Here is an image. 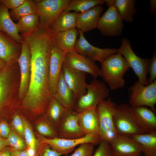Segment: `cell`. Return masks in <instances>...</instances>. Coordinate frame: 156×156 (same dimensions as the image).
Masks as SVG:
<instances>
[{"mask_svg": "<svg viewBox=\"0 0 156 156\" xmlns=\"http://www.w3.org/2000/svg\"><path fill=\"white\" fill-rule=\"evenodd\" d=\"M36 129L41 135L44 137L53 138L58 137L57 131L49 122L42 120L37 125Z\"/></svg>", "mask_w": 156, "mask_h": 156, "instance_id": "33", "label": "cell"}, {"mask_svg": "<svg viewBox=\"0 0 156 156\" xmlns=\"http://www.w3.org/2000/svg\"><path fill=\"white\" fill-rule=\"evenodd\" d=\"M31 55L30 82L22 100L24 107L31 111L44 112L52 97L49 84V65L53 40L43 35H36L27 40Z\"/></svg>", "mask_w": 156, "mask_h": 156, "instance_id": "1", "label": "cell"}, {"mask_svg": "<svg viewBox=\"0 0 156 156\" xmlns=\"http://www.w3.org/2000/svg\"><path fill=\"white\" fill-rule=\"evenodd\" d=\"M99 146L92 156H114L113 150L110 144L101 140Z\"/></svg>", "mask_w": 156, "mask_h": 156, "instance_id": "36", "label": "cell"}, {"mask_svg": "<svg viewBox=\"0 0 156 156\" xmlns=\"http://www.w3.org/2000/svg\"><path fill=\"white\" fill-rule=\"evenodd\" d=\"M118 51L123 57L130 68L132 69L138 78V81L144 85H148L147 74L150 59L138 56L132 48L130 40L127 38L122 39L121 46Z\"/></svg>", "mask_w": 156, "mask_h": 156, "instance_id": "5", "label": "cell"}, {"mask_svg": "<svg viewBox=\"0 0 156 156\" xmlns=\"http://www.w3.org/2000/svg\"><path fill=\"white\" fill-rule=\"evenodd\" d=\"M12 65H7L0 70V120L4 119L7 116L14 94L15 85Z\"/></svg>", "mask_w": 156, "mask_h": 156, "instance_id": "9", "label": "cell"}, {"mask_svg": "<svg viewBox=\"0 0 156 156\" xmlns=\"http://www.w3.org/2000/svg\"><path fill=\"white\" fill-rule=\"evenodd\" d=\"M79 30L73 28L67 30L59 32L53 37L55 44L65 53L74 50Z\"/></svg>", "mask_w": 156, "mask_h": 156, "instance_id": "24", "label": "cell"}, {"mask_svg": "<svg viewBox=\"0 0 156 156\" xmlns=\"http://www.w3.org/2000/svg\"><path fill=\"white\" fill-rule=\"evenodd\" d=\"M78 114L74 109L67 110L57 126L58 138L75 139L85 135L79 125Z\"/></svg>", "mask_w": 156, "mask_h": 156, "instance_id": "13", "label": "cell"}, {"mask_svg": "<svg viewBox=\"0 0 156 156\" xmlns=\"http://www.w3.org/2000/svg\"><path fill=\"white\" fill-rule=\"evenodd\" d=\"M24 125L23 136L27 147L32 148L37 151L38 145V141L34 134L31 127L28 122L22 118Z\"/></svg>", "mask_w": 156, "mask_h": 156, "instance_id": "34", "label": "cell"}, {"mask_svg": "<svg viewBox=\"0 0 156 156\" xmlns=\"http://www.w3.org/2000/svg\"><path fill=\"white\" fill-rule=\"evenodd\" d=\"M149 3L151 14L152 15L155 16L156 14V0H150Z\"/></svg>", "mask_w": 156, "mask_h": 156, "instance_id": "44", "label": "cell"}, {"mask_svg": "<svg viewBox=\"0 0 156 156\" xmlns=\"http://www.w3.org/2000/svg\"><path fill=\"white\" fill-rule=\"evenodd\" d=\"M54 97L67 110L74 109L77 101L73 92L66 84L62 70Z\"/></svg>", "mask_w": 156, "mask_h": 156, "instance_id": "22", "label": "cell"}, {"mask_svg": "<svg viewBox=\"0 0 156 156\" xmlns=\"http://www.w3.org/2000/svg\"><path fill=\"white\" fill-rule=\"evenodd\" d=\"M105 3V0H70L63 11L70 12L73 10L78 13L82 12L96 5H102Z\"/></svg>", "mask_w": 156, "mask_h": 156, "instance_id": "30", "label": "cell"}, {"mask_svg": "<svg viewBox=\"0 0 156 156\" xmlns=\"http://www.w3.org/2000/svg\"><path fill=\"white\" fill-rule=\"evenodd\" d=\"M103 9L101 5H98L86 11L78 13L77 29L84 33L97 28L100 16Z\"/></svg>", "mask_w": 156, "mask_h": 156, "instance_id": "20", "label": "cell"}, {"mask_svg": "<svg viewBox=\"0 0 156 156\" xmlns=\"http://www.w3.org/2000/svg\"><path fill=\"white\" fill-rule=\"evenodd\" d=\"M64 63L73 69L90 74L94 79L99 75L100 68L94 62L75 50L65 53Z\"/></svg>", "mask_w": 156, "mask_h": 156, "instance_id": "15", "label": "cell"}, {"mask_svg": "<svg viewBox=\"0 0 156 156\" xmlns=\"http://www.w3.org/2000/svg\"><path fill=\"white\" fill-rule=\"evenodd\" d=\"M12 124L16 131L23 136L24 128L22 118L18 114L15 115L13 117Z\"/></svg>", "mask_w": 156, "mask_h": 156, "instance_id": "39", "label": "cell"}, {"mask_svg": "<svg viewBox=\"0 0 156 156\" xmlns=\"http://www.w3.org/2000/svg\"><path fill=\"white\" fill-rule=\"evenodd\" d=\"M127 136L140 145L145 156H156V131Z\"/></svg>", "mask_w": 156, "mask_h": 156, "instance_id": "28", "label": "cell"}, {"mask_svg": "<svg viewBox=\"0 0 156 156\" xmlns=\"http://www.w3.org/2000/svg\"><path fill=\"white\" fill-rule=\"evenodd\" d=\"M109 94V90L105 83L94 79L88 84L86 93L77 101L74 109L80 112L87 109H95Z\"/></svg>", "mask_w": 156, "mask_h": 156, "instance_id": "4", "label": "cell"}, {"mask_svg": "<svg viewBox=\"0 0 156 156\" xmlns=\"http://www.w3.org/2000/svg\"><path fill=\"white\" fill-rule=\"evenodd\" d=\"M129 105L131 106H147L156 113V79L147 85L138 81L129 89Z\"/></svg>", "mask_w": 156, "mask_h": 156, "instance_id": "8", "label": "cell"}, {"mask_svg": "<svg viewBox=\"0 0 156 156\" xmlns=\"http://www.w3.org/2000/svg\"><path fill=\"white\" fill-rule=\"evenodd\" d=\"M116 105L109 97L101 101L97 106L99 124V133L102 140L107 133L116 131L113 124V116Z\"/></svg>", "mask_w": 156, "mask_h": 156, "instance_id": "16", "label": "cell"}, {"mask_svg": "<svg viewBox=\"0 0 156 156\" xmlns=\"http://www.w3.org/2000/svg\"><path fill=\"white\" fill-rule=\"evenodd\" d=\"M78 113L79 123L85 135L99 133V124L97 108L86 109Z\"/></svg>", "mask_w": 156, "mask_h": 156, "instance_id": "23", "label": "cell"}, {"mask_svg": "<svg viewBox=\"0 0 156 156\" xmlns=\"http://www.w3.org/2000/svg\"><path fill=\"white\" fill-rule=\"evenodd\" d=\"M79 38L77 39L74 48L79 54L94 62L98 61L101 63L110 56L118 53L116 49H101L93 46L86 39L83 32L79 30Z\"/></svg>", "mask_w": 156, "mask_h": 156, "instance_id": "12", "label": "cell"}, {"mask_svg": "<svg viewBox=\"0 0 156 156\" xmlns=\"http://www.w3.org/2000/svg\"><path fill=\"white\" fill-rule=\"evenodd\" d=\"M8 146V144L6 139L0 136V151L4 148Z\"/></svg>", "mask_w": 156, "mask_h": 156, "instance_id": "45", "label": "cell"}, {"mask_svg": "<svg viewBox=\"0 0 156 156\" xmlns=\"http://www.w3.org/2000/svg\"><path fill=\"white\" fill-rule=\"evenodd\" d=\"M94 146L88 143L82 144L69 156H92Z\"/></svg>", "mask_w": 156, "mask_h": 156, "instance_id": "37", "label": "cell"}, {"mask_svg": "<svg viewBox=\"0 0 156 156\" xmlns=\"http://www.w3.org/2000/svg\"><path fill=\"white\" fill-rule=\"evenodd\" d=\"M130 107L136 120L145 131H156V113L145 106Z\"/></svg>", "mask_w": 156, "mask_h": 156, "instance_id": "21", "label": "cell"}, {"mask_svg": "<svg viewBox=\"0 0 156 156\" xmlns=\"http://www.w3.org/2000/svg\"><path fill=\"white\" fill-rule=\"evenodd\" d=\"M100 17L97 28L104 36H118L121 34L124 25L116 8L110 5Z\"/></svg>", "mask_w": 156, "mask_h": 156, "instance_id": "11", "label": "cell"}, {"mask_svg": "<svg viewBox=\"0 0 156 156\" xmlns=\"http://www.w3.org/2000/svg\"><path fill=\"white\" fill-rule=\"evenodd\" d=\"M11 156H28L26 149L23 150L11 149Z\"/></svg>", "mask_w": 156, "mask_h": 156, "instance_id": "43", "label": "cell"}, {"mask_svg": "<svg viewBox=\"0 0 156 156\" xmlns=\"http://www.w3.org/2000/svg\"><path fill=\"white\" fill-rule=\"evenodd\" d=\"M47 106V116L58 126L67 109L53 96L50 99Z\"/></svg>", "mask_w": 156, "mask_h": 156, "instance_id": "31", "label": "cell"}, {"mask_svg": "<svg viewBox=\"0 0 156 156\" xmlns=\"http://www.w3.org/2000/svg\"><path fill=\"white\" fill-rule=\"evenodd\" d=\"M39 142L48 145L52 149L64 155L71 152L78 145L85 143H90L94 145L99 144L102 140L99 133H91L80 138L66 139L58 137L49 138L39 136Z\"/></svg>", "mask_w": 156, "mask_h": 156, "instance_id": "7", "label": "cell"}, {"mask_svg": "<svg viewBox=\"0 0 156 156\" xmlns=\"http://www.w3.org/2000/svg\"><path fill=\"white\" fill-rule=\"evenodd\" d=\"M25 0H1L0 2L8 9L13 10L23 3Z\"/></svg>", "mask_w": 156, "mask_h": 156, "instance_id": "41", "label": "cell"}, {"mask_svg": "<svg viewBox=\"0 0 156 156\" xmlns=\"http://www.w3.org/2000/svg\"><path fill=\"white\" fill-rule=\"evenodd\" d=\"M70 0H34L37 7L40 27L49 30L60 14Z\"/></svg>", "mask_w": 156, "mask_h": 156, "instance_id": "6", "label": "cell"}, {"mask_svg": "<svg viewBox=\"0 0 156 156\" xmlns=\"http://www.w3.org/2000/svg\"><path fill=\"white\" fill-rule=\"evenodd\" d=\"M11 130L8 123L5 120H0V136L6 139Z\"/></svg>", "mask_w": 156, "mask_h": 156, "instance_id": "42", "label": "cell"}, {"mask_svg": "<svg viewBox=\"0 0 156 156\" xmlns=\"http://www.w3.org/2000/svg\"><path fill=\"white\" fill-rule=\"evenodd\" d=\"M64 155L52 149L47 144L43 143L38 156H61Z\"/></svg>", "mask_w": 156, "mask_h": 156, "instance_id": "40", "label": "cell"}, {"mask_svg": "<svg viewBox=\"0 0 156 156\" xmlns=\"http://www.w3.org/2000/svg\"><path fill=\"white\" fill-rule=\"evenodd\" d=\"M21 43V53L18 59L21 79L18 90V95L22 100L25 97L29 86L31 67V55L29 44L23 36Z\"/></svg>", "mask_w": 156, "mask_h": 156, "instance_id": "10", "label": "cell"}, {"mask_svg": "<svg viewBox=\"0 0 156 156\" xmlns=\"http://www.w3.org/2000/svg\"><path fill=\"white\" fill-rule=\"evenodd\" d=\"M62 70L64 80L77 101L86 92L88 84L86 81V73L73 69L64 63Z\"/></svg>", "mask_w": 156, "mask_h": 156, "instance_id": "17", "label": "cell"}, {"mask_svg": "<svg viewBox=\"0 0 156 156\" xmlns=\"http://www.w3.org/2000/svg\"><path fill=\"white\" fill-rule=\"evenodd\" d=\"M7 65L6 63L0 58V70L4 68Z\"/></svg>", "mask_w": 156, "mask_h": 156, "instance_id": "48", "label": "cell"}, {"mask_svg": "<svg viewBox=\"0 0 156 156\" xmlns=\"http://www.w3.org/2000/svg\"><path fill=\"white\" fill-rule=\"evenodd\" d=\"M21 49V44L0 30V58L7 65H12L18 61Z\"/></svg>", "mask_w": 156, "mask_h": 156, "instance_id": "18", "label": "cell"}, {"mask_svg": "<svg viewBox=\"0 0 156 156\" xmlns=\"http://www.w3.org/2000/svg\"><path fill=\"white\" fill-rule=\"evenodd\" d=\"M113 122L114 128L118 135L129 136L148 133L139 125L130 106L127 104L116 105L113 116Z\"/></svg>", "mask_w": 156, "mask_h": 156, "instance_id": "3", "label": "cell"}, {"mask_svg": "<svg viewBox=\"0 0 156 156\" xmlns=\"http://www.w3.org/2000/svg\"><path fill=\"white\" fill-rule=\"evenodd\" d=\"M114 156H140V145L126 136L118 135L110 143Z\"/></svg>", "mask_w": 156, "mask_h": 156, "instance_id": "19", "label": "cell"}, {"mask_svg": "<svg viewBox=\"0 0 156 156\" xmlns=\"http://www.w3.org/2000/svg\"><path fill=\"white\" fill-rule=\"evenodd\" d=\"M0 156H11V148L7 147L0 151Z\"/></svg>", "mask_w": 156, "mask_h": 156, "instance_id": "46", "label": "cell"}, {"mask_svg": "<svg viewBox=\"0 0 156 156\" xmlns=\"http://www.w3.org/2000/svg\"><path fill=\"white\" fill-rule=\"evenodd\" d=\"M26 149L28 156H35L38 152L36 150L30 147H27Z\"/></svg>", "mask_w": 156, "mask_h": 156, "instance_id": "47", "label": "cell"}, {"mask_svg": "<svg viewBox=\"0 0 156 156\" xmlns=\"http://www.w3.org/2000/svg\"><path fill=\"white\" fill-rule=\"evenodd\" d=\"M8 146L12 149L23 150L26 149V144L17 133L11 130L6 138Z\"/></svg>", "mask_w": 156, "mask_h": 156, "instance_id": "35", "label": "cell"}, {"mask_svg": "<svg viewBox=\"0 0 156 156\" xmlns=\"http://www.w3.org/2000/svg\"><path fill=\"white\" fill-rule=\"evenodd\" d=\"M65 55V53L53 41L50 52L49 65V84L52 96L56 91Z\"/></svg>", "mask_w": 156, "mask_h": 156, "instance_id": "14", "label": "cell"}, {"mask_svg": "<svg viewBox=\"0 0 156 156\" xmlns=\"http://www.w3.org/2000/svg\"><path fill=\"white\" fill-rule=\"evenodd\" d=\"M78 13L62 11L49 29L54 36L57 33L76 27Z\"/></svg>", "mask_w": 156, "mask_h": 156, "instance_id": "26", "label": "cell"}, {"mask_svg": "<svg viewBox=\"0 0 156 156\" xmlns=\"http://www.w3.org/2000/svg\"><path fill=\"white\" fill-rule=\"evenodd\" d=\"M107 5H113L117 9L122 21L132 23L137 13L135 0H105Z\"/></svg>", "mask_w": 156, "mask_h": 156, "instance_id": "27", "label": "cell"}, {"mask_svg": "<svg viewBox=\"0 0 156 156\" xmlns=\"http://www.w3.org/2000/svg\"><path fill=\"white\" fill-rule=\"evenodd\" d=\"M0 30L16 42L21 44L22 37L19 34L16 23L10 17L8 9L1 3L0 4Z\"/></svg>", "mask_w": 156, "mask_h": 156, "instance_id": "25", "label": "cell"}, {"mask_svg": "<svg viewBox=\"0 0 156 156\" xmlns=\"http://www.w3.org/2000/svg\"><path fill=\"white\" fill-rule=\"evenodd\" d=\"M36 13V2L32 0H25L19 6L9 12L12 20L17 21L23 17Z\"/></svg>", "mask_w": 156, "mask_h": 156, "instance_id": "32", "label": "cell"}, {"mask_svg": "<svg viewBox=\"0 0 156 156\" xmlns=\"http://www.w3.org/2000/svg\"><path fill=\"white\" fill-rule=\"evenodd\" d=\"M130 67L122 55L119 53L113 55L101 63L99 76L114 90L125 84L123 76Z\"/></svg>", "mask_w": 156, "mask_h": 156, "instance_id": "2", "label": "cell"}, {"mask_svg": "<svg viewBox=\"0 0 156 156\" xmlns=\"http://www.w3.org/2000/svg\"><path fill=\"white\" fill-rule=\"evenodd\" d=\"M16 25L19 33L22 36H27L36 30L40 26L37 13L21 18Z\"/></svg>", "mask_w": 156, "mask_h": 156, "instance_id": "29", "label": "cell"}, {"mask_svg": "<svg viewBox=\"0 0 156 156\" xmlns=\"http://www.w3.org/2000/svg\"><path fill=\"white\" fill-rule=\"evenodd\" d=\"M148 72L150 75L148 80L149 84L156 79V53L154 52L151 59L148 68Z\"/></svg>", "mask_w": 156, "mask_h": 156, "instance_id": "38", "label": "cell"}, {"mask_svg": "<svg viewBox=\"0 0 156 156\" xmlns=\"http://www.w3.org/2000/svg\"><path fill=\"white\" fill-rule=\"evenodd\" d=\"M42 146H41V147L39 148V150H38V151L37 153H36V155L35 156H38L42 148Z\"/></svg>", "mask_w": 156, "mask_h": 156, "instance_id": "49", "label": "cell"}]
</instances>
